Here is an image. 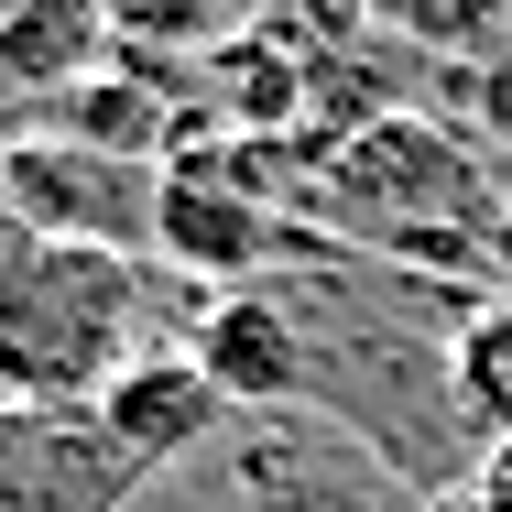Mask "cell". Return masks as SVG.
I'll list each match as a JSON object with an SVG mask.
<instances>
[{"label":"cell","mask_w":512,"mask_h":512,"mask_svg":"<svg viewBox=\"0 0 512 512\" xmlns=\"http://www.w3.org/2000/svg\"><path fill=\"white\" fill-rule=\"evenodd\" d=\"M240 11L251 0H109V33L153 55H207L218 33H240Z\"/></svg>","instance_id":"8fae6325"},{"label":"cell","mask_w":512,"mask_h":512,"mask_svg":"<svg viewBox=\"0 0 512 512\" xmlns=\"http://www.w3.org/2000/svg\"><path fill=\"white\" fill-rule=\"evenodd\" d=\"M153 251L218 295V284H251L262 262L316 251V240L295 229V207H273L251 175H240L229 131H197V142H175V153L153 164Z\"/></svg>","instance_id":"3957f363"},{"label":"cell","mask_w":512,"mask_h":512,"mask_svg":"<svg viewBox=\"0 0 512 512\" xmlns=\"http://www.w3.org/2000/svg\"><path fill=\"white\" fill-rule=\"evenodd\" d=\"M186 360L229 393V414H284V404H306V382H316L306 316L273 306L262 284H218L197 306V327H186Z\"/></svg>","instance_id":"8992f818"},{"label":"cell","mask_w":512,"mask_h":512,"mask_svg":"<svg viewBox=\"0 0 512 512\" xmlns=\"http://www.w3.org/2000/svg\"><path fill=\"white\" fill-rule=\"evenodd\" d=\"M109 0H11L0 11V99H66L109 66Z\"/></svg>","instance_id":"ba28073f"},{"label":"cell","mask_w":512,"mask_h":512,"mask_svg":"<svg viewBox=\"0 0 512 512\" xmlns=\"http://www.w3.org/2000/svg\"><path fill=\"white\" fill-rule=\"evenodd\" d=\"M22 251H33V218H22V207H11V186H0V273H11Z\"/></svg>","instance_id":"5bb4252c"},{"label":"cell","mask_w":512,"mask_h":512,"mask_svg":"<svg viewBox=\"0 0 512 512\" xmlns=\"http://www.w3.org/2000/svg\"><path fill=\"white\" fill-rule=\"evenodd\" d=\"M88 414L120 436V458H142V469H175V458H197L207 436L229 425V393L207 382L186 349H131Z\"/></svg>","instance_id":"52a82bcc"},{"label":"cell","mask_w":512,"mask_h":512,"mask_svg":"<svg viewBox=\"0 0 512 512\" xmlns=\"http://www.w3.org/2000/svg\"><path fill=\"white\" fill-rule=\"evenodd\" d=\"M142 349V251L33 240L0 273V404H99Z\"/></svg>","instance_id":"7a4b0ae2"},{"label":"cell","mask_w":512,"mask_h":512,"mask_svg":"<svg viewBox=\"0 0 512 512\" xmlns=\"http://www.w3.org/2000/svg\"><path fill=\"white\" fill-rule=\"evenodd\" d=\"M382 33H404L414 55H447V66H491L512 33V0H360Z\"/></svg>","instance_id":"30bf717a"},{"label":"cell","mask_w":512,"mask_h":512,"mask_svg":"<svg viewBox=\"0 0 512 512\" xmlns=\"http://www.w3.org/2000/svg\"><path fill=\"white\" fill-rule=\"evenodd\" d=\"M0 186H11V207L33 218V240H109V251H153V164L88 153V142H66L55 120L0 142Z\"/></svg>","instance_id":"277c9868"},{"label":"cell","mask_w":512,"mask_h":512,"mask_svg":"<svg viewBox=\"0 0 512 512\" xmlns=\"http://www.w3.org/2000/svg\"><path fill=\"white\" fill-rule=\"evenodd\" d=\"M447 414L480 436V447H512V295H480V306L447 327Z\"/></svg>","instance_id":"9c48e42d"},{"label":"cell","mask_w":512,"mask_h":512,"mask_svg":"<svg viewBox=\"0 0 512 512\" xmlns=\"http://www.w3.org/2000/svg\"><path fill=\"white\" fill-rule=\"evenodd\" d=\"M458 99H469V120L491 131V153H512V66L491 55V66H458Z\"/></svg>","instance_id":"7c38bea8"},{"label":"cell","mask_w":512,"mask_h":512,"mask_svg":"<svg viewBox=\"0 0 512 512\" xmlns=\"http://www.w3.org/2000/svg\"><path fill=\"white\" fill-rule=\"evenodd\" d=\"M142 480L88 404H0V512H120Z\"/></svg>","instance_id":"5b68a950"},{"label":"cell","mask_w":512,"mask_h":512,"mask_svg":"<svg viewBox=\"0 0 512 512\" xmlns=\"http://www.w3.org/2000/svg\"><path fill=\"white\" fill-rule=\"evenodd\" d=\"M491 197H502V229H512V153L491 164Z\"/></svg>","instance_id":"9a60e30c"},{"label":"cell","mask_w":512,"mask_h":512,"mask_svg":"<svg viewBox=\"0 0 512 512\" xmlns=\"http://www.w3.org/2000/svg\"><path fill=\"white\" fill-rule=\"evenodd\" d=\"M447 512H512V447H480V480L447 491Z\"/></svg>","instance_id":"4fadbf2b"},{"label":"cell","mask_w":512,"mask_h":512,"mask_svg":"<svg viewBox=\"0 0 512 512\" xmlns=\"http://www.w3.org/2000/svg\"><path fill=\"white\" fill-rule=\"evenodd\" d=\"M316 229H338L349 251H382L404 273H458V284H491L512 262L491 164L436 109H371V120H349L327 142V164H316Z\"/></svg>","instance_id":"6da1fadb"}]
</instances>
